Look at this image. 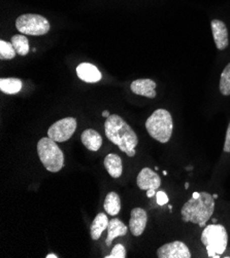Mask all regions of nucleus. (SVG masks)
Wrapping results in <instances>:
<instances>
[{
	"instance_id": "nucleus-1",
	"label": "nucleus",
	"mask_w": 230,
	"mask_h": 258,
	"mask_svg": "<svg viewBox=\"0 0 230 258\" xmlns=\"http://www.w3.org/2000/svg\"><path fill=\"white\" fill-rule=\"evenodd\" d=\"M105 131L108 139L117 145L121 151L130 158L135 156V147L139 144L137 135L121 116L110 115L105 122Z\"/></svg>"
},
{
	"instance_id": "nucleus-2",
	"label": "nucleus",
	"mask_w": 230,
	"mask_h": 258,
	"mask_svg": "<svg viewBox=\"0 0 230 258\" xmlns=\"http://www.w3.org/2000/svg\"><path fill=\"white\" fill-rule=\"evenodd\" d=\"M215 210V199L206 191L194 192L182 208V219L185 222L198 224L200 227L206 226Z\"/></svg>"
},
{
	"instance_id": "nucleus-3",
	"label": "nucleus",
	"mask_w": 230,
	"mask_h": 258,
	"mask_svg": "<svg viewBox=\"0 0 230 258\" xmlns=\"http://www.w3.org/2000/svg\"><path fill=\"white\" fill-rule=\"evenodd\" d=\"M149 135L160 143H167L172 135V116L166 109H157L146 121Z\"/></svg>"
},
{
	"instance_id": "nucleus-4",
	"label": "nucleus",
	"mask_w": 230,
	"mask_h": 258,
	"mask_svg": "<svg viewBox=\"0 0 230 258\" xmlns=\"http://www.w3.org/2000/svg\"><path fill=\"white\" fill-rule=\"evenodd\" d=\"M37 154L43 167L50 172H59L64 166V154L57 142L50 137L41 138L37 143Z\"/></svg>"
},
{
	"instance_id": "nucleus-5",
	"label": "nucleus",
	"mask_w": 230,
	"mask_h": 258,
	"mask_svg": "<svg viewBox=\"0 0 230 258\" xmlns=\"http://www.w3.org/2000/svg\"><path fill=\"white\" fill-rule=\"evenodd\" d=\"M201 243L206 246L209 257L219 258L228 243L226 228L222 224H210L204 227L201 234Z\"/></svg>"
},
{
	"instance_id": "nucleus-6",
	"label": "nucleus",
	"mask_w": 230,
	"mask_h": 258,
	"mask_svg": "<svg viewBox=\"0 0 230 258\" xmlns=\"http://www.w3.org/2000/svg\"><path fill=\"white\" fill-rule=\"evenodd\" d=\"M16 28L22 34L38 36L47 34L51 26L44 17L35 14H26L20 16L16 20Z\"/></svg>"
},
{
	"instance_id": "nucleus-7",
	"label": "nucleus",
	"mask_w": 230,
	"mask_h": 258,
	"mask_svg": "<svg viewBox=\"0 0 230 258\" xmlns=\"http://www.w3.org/2000/svg\"><path fill=\"white\" fill-rule=\"evenodd\" d=\"M76 119L74 117L62 118L50 126L48 137L56 142L68 141L76 130Z\"/></svg>"
},
{
	"instance_id": "nucleus-8",
	"label": "nucleus",
	"mask_w": 230,
	"mask_h": 258,
	"mask_svg": "<svg viewBox=\"0 0 230 258\" xmlns=\"http://www.w3.org/2000/svg\"><path fill=\"white\" fill-rule=\"evenodd\" d=\"M159 258H190L191 253L188 246L181 241H174L161 246L157 250Z\"/></svg>"
},
{
	"instance_id": "nucleus-9",
	"label": "nucleus",
	"mask_w": 230,
	"mask_h": 258,
	"mask_svg": "<svg viewBox=\"0 0 230 258\" xmlns=\"http://www.w3.org/2000/svg\"><path fill=\"white\" fill-rule=\"evenodd\" d=\"M136 181L139 188L142 190H157L161 185V179L159 175L150 168H144L139 173Z\"/></svg>"
},
{
	"instance_id": "nucleus-10",
	"label": "nucleus",
	"mask_w": 230,
	"mask_h": 258,
	"mask_svg": "<svg viewBox=\"0 0 230 258\" xmlns=\"http://www.w3.org/2000/svg\"><path fill=\"white\" fill-rule=\"evenodd\" d=\"M148 223L147 211L142 208H134L129 219V228L134 237H140L146 229Z\"/></svg>"
},
{
	"instance_id": "nucleus-11",
	"label": "nucleus",
	"mask_w": 230,
	"mask_h": 258,
	"mask_svg": "<svg viewBox=\"0 0 230 258\" xmlns=\"http://www.w3.org/2000/svg\"><path fill=\"white\" fill-rule=\"evenodd\" d=\"M156 83L149 79L144 80H136L131 83L130 89L132 93L139 96H144L150 99H154L156 97Z\"/></svg>"
},
{
	"instance_id": "nucleus-12",
	"label": "nucleus",
	"mask_w": 230,
	"mask_h": 258,
	"mask_svg": "<svg viewBox=\"0 0 230 258\" xmlns=\"http://www.w3.org/2000/svg\"><path fill=\"white\" fill-rule=\"evenodd\" d=\"M212 32L214 36V40L218 49L223 50L228 46V30L224 22L220 20H213L211 23Z\"/></svg>"
},
{
	"instance_id": "nucleus-13",
	"label": "nucleus",
	"mask_w": 230,
	"mask_h": 258,
	"mask_svg": "<svg viewBox=\"0 0 230 258\" xmlns=\"http://www.w3.org/2000/svg\"><path fill=\"white\" fill-rule=\"evenodd\" d=\"M76 74H78L79 79L85 83L93 84L97 83L101 80V73L96 66L90 63H82L76 67Z\"/></svg>"
},
{
	"instance_id": "nucleus-14",
	"label": "nucleus",
	"mask_w": 230,
	"mask_h": 258,
	"mask_svg": "<svg viewBox=\"0 0 230 258\" xmlns=\"http://www.w3.org/2000/svg\"><path fill=\"white\" fill-rule=\"evenodd\" d=\"M127 231H128V227L123 223V221L118 218H113L108 226V237L106 240L107 246L110 247L116 238L124 237Z\"/></svg>"
},
{
	"instance_id": "nucleus-15",
	"label": "nucleus",
	"mask_w": 230,
	"mask_h": 258,
	"mask_svg": "<svg viewBox=\"0 0 230 258\" xmlns=\"http://www.w3.org/2000/svg\"><path fill=\"white\" fill-rule=\"evenodd\" d=\"M81 140L85 147L91 151H97L100 149L102 145V137L101 135L93 130V128H87L81 136Z\"/></svg>"
},
{
	"instance_id": "nucleus-16",
	"label": "nucleus",
	"mask_w": 230,
	"mask_h": 258,
	"mask_svg": "<svg viewBox=\"0 0 230 258\" xmlns=\"http://www.w3.org/2000/svg\"><path fill=\"white\" fill-rule=\"evenodd\" d=\"M105 167L108 171V173L113 178H120L123 173V164L122 159L118 156V154L110 153L105 159Z\"/></svg>"
},
{
	"instance_id": "nucleus-17",
	"label": "nucleus",
	"mask_w": 230,
	"mask_h": 258,
	"mask_svg": "<svg viewBox=\"0 0 230 258\" xmlns=\"http://www.w3.org/2000/svg\"><path fill=\"white\" fill-rule=\"evenodd\" d=\"M109 223H110V221L108 219V216L105 213L97 214L96 217L94 218V220L91 224V228H90V235H91L92 240H94V241L99 240L102 233L106 230V228H108Z\"/></svg>"
},
{
	"instance_id": "nucleus-18",
	"label": "nucleus",
	"mask_w": 230,
	"mask_h": 258,
	"mask_svg": "<svg viewBox=\"0 0 230 258\" xmlns=\"http://www.w3.org/2000/svg\"><path fill=\"white\" fill-rule=\"evenodd\" d=\"M104 208L109 215H112V216L118 215L121 210V199L119 195L116 194L115 191L109 192L108 196L106 197Z\"/></svg>"
},
{
	"instance_id": "nucleus-19",
	"label": "nucleus",
	"mask_w": 230,
	"mask_h": 258,
	"mask_svg": "<svg viewBox=\"0 0 230 258\" xmlns=\"http://www.w3.org/2000/svg\"><path fill=\"white\" fill-rule=\"evenodd\" d=\"M23 87V83L19 79L10 77V79H2L0 80V90L3 93L8 95L18 94Z\"/></svg>"
},
{
	"instance_id": "nucleus-20",
	"label": "nucleus",
	"mask_w": 230,
	"mask_h": 258,
	"mask_svg": "<svg viewBox=\"0 0 230 258\" xmlns=\"http://www.w3.org/2000/svg\"><path fill=\"white\" fill-rule=\"evenodd\" d=\"M12 43L20 56H26L29 53V41L24 34H17L12 37Z\"/></svg>"
},
{
	"instance_id": "nucleus-21",
	"label": "nucleus",
	"mask_w": 230,
	"mask_h": 258,
	"mask_svg": "<svg viewBox=\"0 0 230 258\" xmlns=\"http://www.w3.org/2000/svg\"><path fill=\"white\" fill-rule=\"evenodd\" d=\"M17 51L12 42L0 40V59L12 60L15 58Z\"/></svg>"
},
{
	"instance_id": "nucleus-22",
	"label": "nucleus",
	"mask_w": 230,
	"mask_h": 258,
	"mask_svg": "<svg viewBox=\"0 0 230 258\" xmlns=\"http://www.w3.org/2000/svg\"><path fill=\"white\" fill-rule=\"evenodd\" d=\"M220 92L224 96L230 95V63L224 68L221 74Z\"/></svg>"
},
{
	"instance_id": "nucleus-23",
	"label": "nucleus",
	"mask_w": 230,
	"mask_h": 258,
	"mask_svg": "<svg viewBox=\"0 0 230 258\" xmlns=\"http://www.w3.org/2000/svg\"><path fill=\"white\" fill-rule=\"evenodd\" d=\"M105 257L106 258H125L126 257V249L122 244H117L113 248L112 253Z\"/></svg>"
},
{
	"instance_id": "nucleus-24",
	"label": "nucleus",
	"mask_w": 230,
	"mask_h": 258,
	"mask_svg": "<svg viewBox=\"0 0 230 258\" xmlns=\"http://www.w3.org/2000/svg\"><path fill=\"white\" fill-rule=\"evenodd\" d=\"M156 198H157V204L159 206H164L165 204L168 203V197L164 191H158L156 194Z\"/></svg>"
},
{
	"instance_id": "nucleus-25",
	"label": "nucleus",
	"mask_w": 230,
	"mask_h": 258,
	"mask_svg": "<svg viewBox=\"0 0 230 258\" xmlns=\"http://www.w3.org/2000/svg\"><path fill=\"white\" fill-rule=\"evenodd\" d=\"M224 151L225 152H230V123L227 127V132H226V138H225V144H224Z\"/></svg>"
},
{
	"instance_id": "nucleus-26",
	"label": "nucleus",
	"mask_w": 230,
	"mask_h": 258,
	"mask_svg": "<svg viewBox=\"0 0 230 258\" xmlns=\"http://www.w3.org/2000/svg\"><path fill=\"white\" fill-rule=\"evenodd\" d=\"M156 194H157V192H156V190H154V189H149V190H147V196H148V198H153Z\"/></svg>"
},
{
	"instance_id": "nucleus-27",
	"label": "nucleus",
	"mask_w": 230,
	"mask_h": 258,
	"mask_svg": "<svg viewBox=\"0 0 230 258\" xmlns=\"http://www.w3.org/2000/svg\"><path fill=\"white\" fill-rule=\"evenodd\" d=\"M111 114H110V112L108 111V110H105V111H102V116H104V117H109Z\"/></svg>"
},
{
	"instance_id": "nucleus-28",
	"label": "nucleus",
	"mask_w": 230,
	"mask_h": 258,
	"mask_svg": "<svg viewBox=\"0 0 230 258\" xmlns=\"http://www.w3.org/2000/svg\"><path fill=\"white\" fill-rule=\"evenodd\" d=\"M45 257H47V258H57L58 256H57L56 254H48Z\"/></svg>"
},
{
	"instance_id": "nucleus-29",
	"label": "nucleus",
	"mask_w": 230,
	"mask_h": 258,
	"mask_svg": "<svg viewBox=\"0 0 230 258\" xmlns=\"http://www.w3.org/2000/svg\"><path fill=\"white\" fill-rule=\"evenodd\" d=\"M185 188H186V189H188V188H189V183H188V182H187V183H185Z\"/></svg>"
},
{
	"instance_id": "nucleus-30",
	"label": "nucleus",
	"mask_w": 230,
	"mask_h": 258,
	"mask_svg": "<svg viewBox=\"0 0 230 258\" xmlns=\"http://www.w3.org/2000/svg\"><path fill=\"white\" fill-rule=\"evenodd\" d=\"M217 221H218V220H217L216 218H214V219H213V222H214V223H217Z\"/></svg>"
},
{
	"instance_id": "nucleus-31",
	"label": "nucleus",
	"mask_w": 230,
	"mask_h": 258,
	"mask_svg": "<svg viewBox=\"0 0 230 258\" xmlns=\"http://www.w3.org/2000/svg\"><path fill=\"white\" fill-rule=\"evenodd\" d=\"M163 175L166 176V175H167V172H166V171H163Z\"/></svg>"
},
{
	"instance_id": "nucleus-32",
	"label": "nucleus",
	"mask_w": 230,
	"mask_h": 258,
	"mask_svg": "<svg viewBox=\"0 0 230 258\" xmlns=\"http://www.w3.org/2000/svg\"><path fill=\"white\" fill-rule=\"evenodd\" d=\"M213 197H214V199H217V198H218V195H213Z\"/></svg>"
},
{
	"instance_id": "nucleus-33",
	"label": "nucleus",
	"mask_w": 230,
	"mask_h": 258,
	"mask_svg": "<svg viewBox=\"0 0 230 258\" xmlns=\"http://www.w3.org/2000/svg\"><path fill=\"white\" fill-rule=\"evenodd\" d=\"M168 208H169V211H171V210H172V206H169Z\"/></svg>"
}]
</instances>
